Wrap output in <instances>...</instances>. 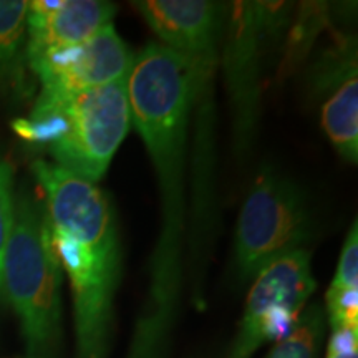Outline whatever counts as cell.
I'll list each match as a JSON object with an SVG mask.
<instances>
[{
  "label": "cell",
  "instance_id": "4",
  "mask_svg": "<svg viewBox=\"0 0 358 358\" xmlns=\"http://www.w3.org/2000/svg\"><path fill=\"white\" fill-rule=\"evenodd\" d=\"M224 43L219 50L237 153H248L262 115V82L277 38L290 22L284 2H234L227 8Z\"/></svg>",
  "mask_w": 358,
  "mask_h": 358
},
{
  "label": "cell",
  "instance_id": "6",
  "mask_svg": "<svg viewBox=\"0 0 358 358\" xmlns=\"http://www.w3.org/2000/svg\"><path fill=\"white\" fill-rule=\"evenodd\" d=\"M52 110L62 118L60 134L48 145L53 164L96 185L131 127L127 80L32 111Z\"/></svg>",
  "mask_w": 358,
  "mask_h": 358
},
{
  "label": "cell",
  "instance_id": "13",
  "mask_svg": "<svg viewBox=\"0 0 358 358\" xmlns=\"http://www.w3.org/2000/svg\"><path fill=\"white\" fill-rule=\"evenodd\" d=\"M358 292V229L357 221L353 222L350 232L347 234L340 252L338 266L334 280L327 290L325 299H335L343 294Z\"/></svg>",
  "mask_w": 358,
  "mask_h": 358
},
{
  "label": "cell",
  "instance_id": "15",
  "mask_svg": "<svg viewBox=\"0 0 358 358\" xmlns=\"http://www.w3.org/2000/svg\"><path fill=\"white\" fill-rule=\"evenodd\" d=\"M327 358H358V330H332Z\"/></svg>",
  "mask_w": 358,
  "mask_h": 358
},
{
  "label": "cell",
  "instance_id": "12",
  "mask_svg": "<svg viewBox=\"0 0 358 358\" xmlns=\"http://www.w3.org/2000/svg\"><path fill=\"white\" fill-rule=\"evenodd\" d=\"M25 0H0V73L12 75L19 65V57L27 32Z\"/></svg>",
  "mask_w": 358,
  "mask_h": 358
},
{
  "label": "cell",
  "instance_id": "14",
  "mask_svg": "<svg viewBox=\"0 0 358 358\" xmlns=\"http://www.w3.org/2000/svg\"><path fill=\"white\" fill-rule=\"evenodd\" d=\"M13 209H15V201L12 192V169L6 161H0V294H2L3 256L13 226Z\"/></svg>",
  "mask_w": 358,
  "mask_h": 358
},
{
  "label": "cell",
  "instance_id": "1",
  "mask_svg": "<svg viewBox=\"0 0 358 358\" xmlns=\"http://www.w3.org/2000/svg\"><path fill=\"white\" fill-rule=\"evenodd\" d=\"M134 124L156 174L161 224L145 303L127 358H166L181 302L186 248V146L192 69L185 57L148 43L127 80Z\"/></svg>",
  "mask_w": 358,
  "mask_h": 358
},
{
  "label": "cell",
  "instance_id": "3",
  "mask_svg": "<svg viewBox=\"0 0 358 358\" xmlns=\"http://www.w3.org/2000/svg\"><path fill=\"white\" fill-rule=\"evenodd\" d=\"M62 266L47 208L29 196L15 201L3 256L2 294L15 310L27 358H53L62 338Z\"/></svg>",
  "mask_w": 358,
  "mask_h": 358
},
{
  "label": "cell",
  "instance_id": "10",
  "mask_svg": "<svg viewBox=\"0 0 358 358\" xmlns=\"http://www.w3.org/2000/svg\"><path fill=\"white\" fill-rule=\"evenodd\" d=\"M116 7L105 0H34L27 12V60L78 47L113 24Z\"/></svg>",
  "mask_w": 358,
  "mask_h": 358
},
{
  "label": "cell",
  "instance_id": "11",
  "mask_svg": "<svg viewBox=\"0 0 358 358\" xmlns=\"http://www.w3.org/2000/svg\"><path fill=\"white\" fill-rule=\"evenodd\" d=\"M325 319V310L319 303L307 306L292 330L274 343L267 358H319Z\"/></svg>",
  "mask_w": 358,
  "mask_h": 358
},
{
  "label": "cell",
  "instance_id": "2",
  "mask_svg": "<svg viewBox=\"0 0 358 358\" xmlns=\"http://www.w3.org/2000/svg\"><path fill=\"white\" fill-rule=\"evenodd\" d=\"M34 176L45 192L52 243L70 279L77 358H108L122 248L106 192L57 164L37 159Z\"/></svg>",
  "mask_w": 358,
  "mask_h": 358
},
{
  "label": "cell",
  "instance_id": "9",
  "mask_svg": "<svg viewBox=\"0 0 358 358\" xmlns=\"http://www.w3.org/2000/svg\"><path fill=\"white\" fill-rule=\"evenodd\" d=\"M312 96L320 100V123L335 151L358 159V73L352 37L338 38L319 57L308 75Z\"/></svg>",
  "mask_w": 358,
  "mask_h": 358
},
{
  "label": "cell",
  "instance_id": "8",
  "mask_svg": "<svg viewBox=\"0 0 358 358\" xmlns=\"http://www.w3.org/2000/svg\"><path fill=\"white\" fill-rule=\"evenodd\" d=\"M134 53L115 25L98 32L78 47L50 52L29 62L40 80L34 110H47L90 90L128 80Z\"/></svg>",
  "mask_w": 358,
  "mask_h": 358
},
{
  "label": "cell",
  "instance_id": "7",
  "mask_svg": "<svg viewBox=\"0 0 358 358\" xmlns=\"http://www.w3.org/2000/svg\"><path fill=\"white\" fill-rule=\"evenodd\" d=\"M310 250H294L259 272L226 358H252L266 342L285 337L315 292Z\"/></svg>",
  "mask_w": 358,
  "mask_h": 358
},
{
  "label": "cell",
  "instance_id": "5",
  "mask_svg": "<svg viewBox=\"0 0 358 358\" xmlns=\"http://www.w3.org/2000/svg\"><path fill=\"white\" fill-rule=\"evenodd\" d=\"M317 219L302 187L277 171H262L250 187L234 234V271L241 280L294 250L307 249Z\"/></svg>",
  "mask_w": 358,
  "mask_h": 358
}]
</instances>
